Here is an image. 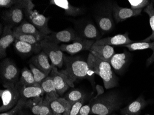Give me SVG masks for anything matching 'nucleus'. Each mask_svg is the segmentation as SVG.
Listing matches in <instances>:
<instances>
[{
	"label": "nucleus",
	"mask_w": 154,
	"mask_h": 115,
	"mask_svg": "<svg viewBox=\"0 0 154 115\" xmlns=\"http://www.w3.org/2000/svg\"><path fill=\"white\" fill-rule=\"evenodd\" d=\"M65 70L59 71L64 74L69 82L70 87H74V83L78 80L87 78L92 76L91 74L88 63L80 57L64 56Z\"/></svg>",
	"instance_id": "nucleus-1"
},
{
	"label": "nucleus",
	"mask_w": 154,
	"mask_h": 115,
	"mask_svg": "<svg viewBox=\"0 0 154 115\" xmlns=\"http://www.w3.org/2000/svg\"><path fill=\"white\" fill-rule=\"evenodd\" d=\"M90 104V114L109 115L119 109L122 102L117 93L110 92L94 98Z\"/></svg>",
	"instance_id": "nucleus-2"
},
{
	"label": "nucleus",
	"mask_w": 154,
	"mask_h": 115,
	"mask_svg": "<svg viewBox=\"0 0 154 115\" xmlns=\"http://www.w3.org/2000/svg\"><path fill=\"white\" fill-rule=\"evenodd\" d=\"M87 62L91 74L100 76L106 89L114 88L117 85V77L109 62L99 59L91 53L88 55Z\"/></svg>",
	"instance_id": "nucleus-3"
},
{
	"label": "nucleus",
	"mask_w": 154,
	"mask_h": 115,
	"mask_svg": "<svg viewBox=\"0 0 154 115\" xmlns=\"http://www.w3.org/2000/svg\"><path fill=\"white\" fill-rule=\"evenodd\" d=\"M20 3L24 10V15L30 23L45 35H49L53 32L48 26L49 18H47L36 10H33L35 5L32 1L21 0Z\"/></svg>",
	"instance_id": "nucleus-4"
},
{
	"label": "nucleus",
	"mask_w": 154,
	"mask_h": 115,
	"mask_svg": "<svg viewBox=\"0 0 154 115\" xmlns=\"http://www.w3.org/2000/svg\"><path fill=\"white\" fill-rule=\"evenodd\" d=\"M20 71L16 64L8 58L2 61L0 65V76L5 88L16 86L19 81Z\"/></svg>",
	"instance_id": "nucleus-5"
},
{
	"label": "nucleus",
	"mask_w": 154,
	"mask_h": 115,
	"mask_svg": "<svg viewBox=\"0 0 154 115\" xmlns=\"http://www.w3.org/2000/svg\"><path fill=\"white\" fill-rule=\"evenodd\" d=\"M112 6L110 3L103 5L95 13V20L100 32L103 33L110 32L114 29L115 25L112 16Z\"/></svg>",
	"instance_id": "nucleus-6"
},
{
	"label": "nucleus",
	"mask_w": 154,
	"mask_h": 115,
	"mask_svg": "<svg viewBox=\"0 0 154 115\" xmlns=\"http://www.w3.org/2000/svg\"><path fill=\"white\" fill-rule=\"evenodd\" d=\"M43 50L51 61L52 65L61 68L64 64V55L58 44L43 40L40 42Z\"/></svg>",
	"instance_id": "nucleus-7"
},
{
	"label": "nucleus",
	"mask_w": 154,
	"mask_h": 115,
	"mask_svg": "<svg viewBox=\"0 0 154 115\" xmlns=\"http://www.w3.org/2000/svg\"><path fill=\"white\" fill-rule=\"evenodd\" d=\"M24 10L19 2V0L15 5L11 8L6 9L2 12V19L5 26H9L12 28L16 27L23 21Z\"/></svg>",
	"instance_id": "nucleus-8"
},
{
	"label": "nucleus",
	"mask_w": 154,
	"mask_h": 115,
	"mask_svg": "<svg viewBox=\"0 0 154 115\" xmlns=\"http://www.w3.org/2000/svg\"><path fill=\"white\" fill-rule=\"evenodd\" d=\"M2 105L0 108L1 113L6 112L14 108L20 98V91L16 86H11L0 91Z\"/></svg>",
	"instance_id": "nucleus-9"
},
{
	"label": "nucleus",
	"mask_w": 154,
	"mask_h": 115,
	"mask_svg": "<svg viewBox=\"0 0 154 115\" xmlns=\"http://www.w3.org/2000/svg\"><path fill=\"white\" fill-rule=\"evenodd\" d=\"M76 35L82 39L97 41L100 39L101 34L97 27L90 21L76 24Z\"/></svg>",
	"instance_id": "nucleus-10"
},
{
	"label": "nucleus",
	"mask_w": 154,
	"mask_h": 115,
	"mask_svg": "<svg viewBox=\"0 0 154 115\" xmlns=\"http://www.w3.org/2000/svg\"><path fill=\"white\" fill-rule=\"evenodd\" d=\"M25 107L29 108L34 115H53L50 103L41 97L27 100Z\"/></svg>",
	"instance_id": "nucleus-11"
},
{
	"label": "nucleus",
	"mask_w": 154,
	"mask_h": 115,
	"mask_svg": "<svg viewBox=\"0 0 154 115\" xmlns=\"http://www.w3.org/2000/svg\"><path fill=\"white\" fill-rule=\"evenodd\" d=\"M44 39L59 44L61 42H69L81 39L78 37L75 31L72 29L68 28L60 32H53L51 34L46 35Z\"/></svg>",
	"instance_id": "nucleus-12"
},
{
	"label": "nucleus",
	"mask_w": 154,
	"mask_h": 115,
	"mask_svg": "<svg viewBox=\"0 0 154 115\" xmlns=\"http://www.w3.org/2000/svg\"><path fill=\"white\" fill-rule=\"evenodd\" d=\"M96 41L92 40L81 39L73 41L69 44L60 45V48L62 52H66L69 54L78 53L85 50H90Z\"/></svg>",
	"instance_id": "nucleus-13"
},
{
	"label": "nucleus",
	"mask_w": 154,
	"mask_h": 115,
	"mask_svg": "<svg viewBox=\"0 0 154 115\" xmlns=\"http://www.w3.org/2000/svg\"><path fill=\"white\" fill-rule=\"evenodd\" d=\"M52 65L51 77L53 78L54 84L59 95H62L70 88V85L67 77L58 71L57 67Z\"/></svg>",
	"instance_id": "nucleus-14"
},
{
	"label": "nucleus",
	"mask_w": 154,
	"mask_h": 115,
	"mask_svg": "<svg viewBox=\"0 0 154 115\" xmlns=\"http://www.w3.org/2000/svg\"><path fill=\"white\" fill-rule=\"evenodd\" d=\"M135 42L129 38L128 32L124 34H118L114 37H108L96 41L95 45H125Z\"/></svg>",
	"instance_id": "nucleus-15"
},
{
	"label": "nucleus",
	"mask_w": 154,
	"mask_h": 115,
	"mask_svg": "<svg viewBox=\"0 0 154 115\" xmlns=\"http://www.w3.org/2000/svg\"><path fill=\"white\" fill-rule=\"evenodd\" d=\"M113 15L116 23L122 22L128 18L140 15L142 9H133L131 8H124L113 4L112 6Z\"/></svg>",
	"instance_id": "nucleus-16"
},
{
	"label": "nucleus",
	"mask_w": 154,
	"mask_h": 115,
	"mask_svg": "<svg viewBox=\"0 0 154 115\" xmlns=\"http://www.w3.org/2000/svg\"><path fill=\"white\" fill-rule=\"evenodd\" d=\"M13 29L8 26H5L0 39V58H4L7 56V48L15 41V38L13 32Z\"/></svg>",
	"instance_id": "nucleus-17"
},
{
	"label": "nucleus",
	"mask_w": 154,
	"mask_h": 115,
	"mask_svg": "<svg viewBox=\"0 0 154 115\" xmlns=\"http://www.w3.org/2000/svg\"><path fill=\"white\" fill-rule=\"evenodd\" d=\"M90 53L98 58L109 62L115 54L114 47L109 45H95L93 44L89 50Z\"/></svg>",
	"instance_id": "nucleus-18"
},
{
	"label": "nucleus",
	"mask_w": 154,
	"mask_h": 115,
	"mask_svg": "<svg viewBox=\"0 0 154 115\" xmlns=\"http://www.w3.org/2000/svg\"><path fill=\"white\" fill-rule=\"evenodd\" d=\"M30 64L33 65L47 76L51 71V65L49 63L48 56L44 51L41 52L33 57L30 60Z\"/></svg>",
	"instance_id": "nucleus-19"
},
{
	"label": "nucleus",
	"mask_w": 154,
	"mask_h": 115,
	"mask_svg": "<svg viewBox=\"0 0 154 115\" xmlns=\"http://www.w3.org/2000/svg\"><path fill=\"white\" fill-rule=\"evenodd\" d=\"M129 59L128 53L125 52L122 53H115L109 63L117 73L121 74L128 65Z\"/></svg>",
	"instance_id": "nucleus-20"
},
{
	"label": "nucleus",
	"mask_w": 154,
	"mask_h": 115,
	"mask_svg": "<svg viewBox=\"0 0 154 115\" xmlns=\"http://www.w3.org/2000/svg\"><path fill=\"white\" fill-rule=\"evenodd\" d=\"M147 105L143 97L140 96L134 101L121 110L122 115H139L142 110Z\"/></svg>",
	"instance_id": "nucleus-21"
},
{
	"label": "nucleus",
	"mask_w": 154,
	"mask_h": 115,
	"mask_svg": "<svg viewBox=\"0 0 154 115\" xmlns=\"http://www.w3.org/2000/svg\"><path fill=\"white\" fill-rule=\"evenodd\" d=\"M40 86L46 94L44 99L47 101L51 103L59 98V95L54 87L53 78L51 76L47 77L42 82Z\"/></svg>",
	"instance_id": "nucleus-22"
},
{
	"label": "nucleus",
	"mask_w": 154,
	"mask_h": 115,
	"mask_svg": "<svg viewBox=\"0 0 154 115\" xmlns=\"http://www.w3.org/2000/svg\"><path fill=\"white\" fill-rule=\"evenodd\" d=\"M50 3L63 9L66 14L68 16L76 17L84 14L83 8L72 6L67 0H51Z\"/></svg>",
	"instance_id": "nucleus-23"
},
{
	"label": "nucleus",
	"mask_w": 154,
	"mask_h": 115,
	"mask_svg": "<svg viewBox=\"0 0 154 115\" xmlns=\"http://www.w3.org/2000/svg\"><path fill=\"white\" fill-rule=\"evenodd\" d=\"M13 30L24 34L35 35L41 39L42 40L46 37L45 35L39 32L32 24L28 22L26 20H23V21L19 26L13 28Z\"/></svg>",
	"instance_id": "nucleus-24"
},
{
	"label": "nucleus",
	"mask_w": 154,
	"mask_h": 115,
	"mask_svg": "<svg viewBox=\"0 0 154 115\" xmlns=\"http://www.w3.org/2000/svg\"><path fill=\"white\" fill-rule=\"evenodd\" d=\"M128 48L130 51L149 49L153 50V53L146 61V66H149L154 63V41L152 42H135L129 44L122 46Z\"/></svg>",
	"instance_id": "nucleus-25"
},
{
	"label": "nucleus",
	"mask_w": 154,
	"mask_h": 115,
	"mask_svg": "<svg viewBox=\"0 0 154 115\" xmlns=\"http://www.w3.org/2000/svg\"><path fill=\"white\" fill-rule=\"evenodd\" d=\"M14 46L17 52L23 54H29L33 53H39L42 50L40 43L37 44H31L18 40H15Z\"/></svg>",
	"instance_id": "nucleus-26"
},
{
	"label": "nucleus",
	"mask_w": 154,
	"mask_h": 115,
	"mask_svg": "<svg viewBox=\"0 0 154 115\" xmlns=\"http://www.w3.org/2000/svg\"><path fill=\"white\" fill-rule=\"evenodd\" d=\"M20 97L27 100V99L39 97L45 93L41 86H32L29 87L18 88Z\"/></svg>",
	"instance_id": "nucleus-27"
},
{
	"label": "nucleus",
	"mask_w": 154,
	"mask_h": 115,
	"mask_svg": "<svg viewBox=\"0 0 154 115\" xmlns=\"http://www.w3.org/2000/svg\"><path fill=\"white\" fill-rule=\"evenodd\" d=\"M37 85H39L37 84L35 81L32 71L28 69L27 67H24L21 71V75L19 79L17 85L16 86L17 88L18 89L23 87Z\"/></svg>",
	"instance_id": "nucleus-28"
},
{
	"label": "nucleus",
	"mask_w": 154,
	"mask_h": 115,
	"mask_svg": "<svg viewBox=\"0 0 154 115\" xmlns=\"http://www.w3.org/2000/svg\"><path fill=\"white\" fill-rule=\"evenodd\" d=\"M13 32L15 40L24 41L31 44L34 45L39 44L40 42L42 41L41 39L32 35L24 34L16 31H13Z\"/></svg>",
	"instance_id": "nucleus-29"
},
{
	"label": "nucleus",
	"mask_w": 154,
	"mask_h": 115,
	"mask_svg": "<svg viewBox=\"0 0 154 115\" xmlns=\"http://www.w3.org/2000/svg\"><path fill=\"white\" fill-rule=\"evenodd\" d=\"M144 12L147 14L149 16V24L152 30V34L148 38L143 40V42H150V41H154V8L153 2H151L150 4L146 7L144 9Z\"/></svg>",
	"instance_id": "nucleus-30"
},
{
	"label": "nucleus",
	"mask_w": 154,
	"mask_h": 115,
	"mask_svg": "<svg viewBox=\"0 0 154 115\" xmlns=\"http://www.w3.org/2000/svg\"><path fill=\"white\" fill-rule=\"evenodd\" d=\"M85 94L79 90L75 89L68 92L65 96L64 98L73 105L75 103L79 100L85 99Z\"/></svg>",
	"instance_id": "nucleus-31"
},
{
	"label": "nucleus",
	"mask_w": 154,
	"mask_h": 115,
	"mask_svg": "<svg viewBox=\"0 0 154 115\" xmlns=\"http://www.w3.org/2000/svg\"><path fill=\"white\" fill-rule=\"evenodd\" d=\"M29 67L33 75L35 81L37 84L40 85L42 82H43V80H45L47 77H48V76L46 75L39 69L35 67L32 64H29Z\"/></svg>",
	"instance_id": "nucleus-32"
},
{
	"label": "nucleus",
	"mask_w": 154,
	"mask_h": 115,
	"mask_svg": "<svg viewBox=\"0 0 154 115\" xmlns=\"http://www.w3.org/2000/svg\"><path fill=\"white\" fill-rule=\"evenodd\" d=\"M26 101V99L20 97L18 103L14 108L6 112L1 113L0 115H18L25 107Z\"/></svg>",
	"instance_id": "nucleus-33"
},
{
	"label": "nucleus",
	"mask_w": 154,
	"mask_h": 115,
	"mask_svg": "<svg viewBox=\"0 0 154 115\" xmlns=\"http://www.w3.org/2000/svg\"><path fill=\"white\" fill-rule=\"evenodd\" d=\"M50 106L52 110V115H63L65 112V109L63 105L58 98L51 102Z\"/></svg>",
	"instance_id": "nucleus-34"
},
{
	"label": "nucleus",
	"mask_w": 154,
	"mask_h": 115,
	"mask_svg": "<svg viewBox=\"0 0 154 115\" xmlns=\"http://www.w3.org/2000/svg\"><path fill=\"white\" fill-rule=\"evenodd\" d=\"M131 9H142L143 8L147 7L150 2L148 0H129Z\"/></svg>",
	"instance_id": "nucleus-35"
},
{
	"label": "nucleus",
	"mask_w": 154,
	"mask_h": 115,
	"mask_svg": "<svg viewBox=\"0 0 154 115\" xmlns=\"http://www.w3.org/2000/svg\"><path fill=\"white\" fill-rule=\"evenodd\" d=\"M85 99H82L75 103L72 107L69 115H77L79 112L81 107L83 106Z\"/></svg>",
	"instance_id": "nucleus-36"
},
{
	"label": "nucleus",
	"mask_w": 154,
	"mask_h": 115,
	"mask_svg": "<svg viewBox=\"0 0 154 115\" xmlns=\"http://www.w3.org/2000/svg\"><path fill=\"white\" fill-rule=\"evenodd\" d=\"M17 2V0H1L0 7L8 9L15 5Z\"/></svg>",
	"instance_id": "nucleus-37"
},
{
	"label": "nucleus",
	"mask_w": 154,
	"mask_h": 115,
	"mask_svg": "<svg viewBox=\"0 0 154 115\" xmlns=\"http://www.w3.org/2000/svg\"><path fill=\"white\" fill-rule=\"evenodd\" d=\"M91 111V104L84 105L81 107L77 115H89Z\"/></svg>",
	"instance_id": "nucleus-38"
},
{
	"label": "nucleus",
	"mask_w": 154,
	"mask_h": 115,
	"mask_svg": "<svg viewBox=\"0 0 154 115\" xmlns=\"http://www.w3.org/2000/svg\"><path fill=\"white\" fill-rule=\"evenodd\" d=\"M18 115H34V114H32L31 112H29L26 110H22Z\"/></svg>",
	"instance_id": "nucleus-39"
},
{
	"label": "nucleus",
	"mask_w": 154,
	"mask_h": 115,
	"mask_svg": "<svg viewBox=\"0 0 154 115\" xmlns=\"http://www.w3.org/2000/svg\"><path fill=\"white\" fill-rule=\"evenodd\" d=\"M1 29H2V25H1ZM2 30H1V32H2Z\"/></svg>",
	"instance_id": "nucleus-40"
},
{
	"label": "nucleus",
	"mask_w": 154,
	"mask_h": 115,
	"mask_svg": "<svg viewBox=\"0 0 154 115\" xmlns=\"http://www.w3.org/2000/svg\"><path fill=\"white\" fill-rule=\"evenodd\" d=\"M152 2H153V3H154V1H152Z\"/></svg>",
	"instance_id": "nucleus-41"
},
{
	"label": "nucleus",
	"mask_w": 154,
	"mask_h": 115,
	"mask_svg": "<svg viewBox=\"0 0 154 115\" xmlns=\"http://www.w3.org/2000/svg\"><path fill=\"white\" fill-rule=\"evenodd\" d=\"M149 115V114H146V115Z\"/></svg>",
	"instance_id": "nucleus-42"
},
{
	"label": "nucleus",
	"mask_w": 154,
	"mask_h": 115,
	"mask_svg": "<svg viewBox=\"0 0 154 115\" xmlns=\"http://www.w3.org/2000/svg\"></svg>",
	"instance_id": "nucleus-43"
}]
</instances>
